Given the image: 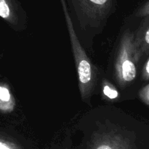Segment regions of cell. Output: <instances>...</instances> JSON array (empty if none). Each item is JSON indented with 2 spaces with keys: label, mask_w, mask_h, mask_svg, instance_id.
<instances>
[{
  "label": "cell",
  "mask_w": 149,
  "mask_h": 149,
  "mask_svg": "<svg viewBox=\"0 0 149 149\" xmlns=\"http://www.w3.org/2000/svg\"><path fill=\"white\" fill-rule=\"evenodd\" d=\"M61 1L65 15L67 29L70 36L76 68L78 74L80 95L81 99L84 102L90 104V99L95 87L96 77H97L96 70L95 69L93 63L87 57L85 51L83 49L77 37L70 13L67 7L66 1L65 0H61Z\"/></svg>",
  "instance_id": "obj_1"
},
{
  "label": "cell",
  "mask_w": 149,
  "mask_h": 149,
  "mask_svg": "<svg viewBox=\"0 0 149 149\" xmlns=\"http://www.w3.org/2000/svg\"><path fill=\"white\" fill-rule=\"evenodd\" d=\"M66 4L82 28H99L116 8V0H67Z\"/></svg>",
  "instance_id": "obj_2"
},
{
  "label": "cell",
  "mask_w": 149,
  "mask_h": 149,
  "mask_svg": "<svg viewBox=\"0 0 149 149\" xmlns=\"http://www.w3.org/2000/svg\"><path fill=\"white\" fill-rule=\"evenodd\" d=\"M141 59L134 45V33L127 30L121 38L115 61V78L121 87H126L135 80Z\"/></svg>",
  "instance_id": "obj_3"
},
{
  "label": "cell",
  "mask_w": 149,
  "mask_h": 149,
  "mask_svg": "<svg viewBox=\"0 0 149 149\" xmlns=\"http://www.w3.org/2000/svg\"><path fill=\"white\" fill-rule=\"evenodd\" d=\"M0 17L12 27H22L26 13L17 0H0Z\"/></svg>",
  "instance_id": "obj_4"
},
{
  "label": "cell",
  "mask_w": 149,
  "mask_h": 149,
  "mask_svg": "<svg viewBox=\"0 0 149 149\" xmlns=\"http://www.w3.org/2000/svg\"><path fill=\"white\" fill-rule=\"evenodd\" d=\"M134 45L141 58L149 54V15L143 17L134 33Z\"/></svg>",
  "instance_id": "obj_5"
},
{
  "label": "cell",
  "mask_w": 149,
  "mask_h": 149,
  "mask_svg": "<svg viewBox=\"0 0 149 149\" xmlns=\"http://www.w3.org/2000/svg\"><path fill=\"white\" fill-rule=\"evenodd\" d=\"M15 107V100L8 86L0 84V111L10 113Z\"/></svg>",
  "instance_id": "obj_6"
},
{
  "label": "cell",
  "mask_w": 149,
  "mask_h": 149,
  "mask_svg": "<svg viewBox=\"0 0 149 149\" xmlns=\"http://www.w3.org/2000/svg\"><path fill=\"white\" fill-rule=\"evenodd\" d=\"M103 93L105 96L109 99H116L119 96L117 90L110 84H104V87L103 88Z\"/></svg>",
  "instance_id": "obj_7"
},
{
  "label": "cell",
  "mask_w": 149,
  "mask_h": 149,
  "mask_svg": "<svg viewBox=\"0 0 149 149\" xmlns=\"http://www.w3.org/2000/svg\"><path fill=\"white\" fill-rule=\"evenodd\" d=\"M136 17H144L149 15V0L144 1L139 7L136 10L135 13Z\"/></svg>",
  "instance_id": "obj_8"
},
{
  "label": "cell",
  "mask_w": 149,
  "mask_h": 149,
  "mask_svg": "<svg viewBox=\"0 0 149 149\" xmlns=\"http://www.w3.org/2000/svg\"><path fill=\"white\" fill-rule=\"evenodd\" d=\"M139 96L141 100L145 104L149 106V84L141 89L139 93Z\"/></svg>",
  "instance_id": "obj_9"
},
{
  "label": "cell",
  "mask_w": 149,
  "mask_h": 149,
  "mask_svg": "<svg viewBox=\"0 0 149 149\" xmlns=\"http://www.w3.org/2000/svg\"><path fill=\"white\" fill-rule=\"evenodd\" d=\"M142 79L144 81L149 80V58L144 65L142 71Z\"/></svg>",
  "instance_id": "obj_10"
},
{
  "label": "cell",
  "mask_w": 149,
  "mask_h": 149,
  "mask_svg": "<svg viewBox=\"0 0 149 149\" xmlns=\"http://www.w3.org/2000/svg\"><path fill=\"white\" fill-rule=\"evenodd\" d=\"M0 149H12V148L5 143L0 141Z\"/></svg>",
  "instance_id": "obj_11"
},
{
  "label": "cell",
  "mask_w": 149,
  "mask_h": 149,
  "mask_svg": "<svg viewBox=\"0 0 149 149\" xmlns=\"http://www.w3.org/2000/svg\"><path fill=\"white\" fill-rule=\"evenodd\" d=\"M97 149H113L111 148V146H110L108 144H103V145H100V146L97 147Z\"/></svg>",
  "instance_id": "obj_12"
}]
</instances>
